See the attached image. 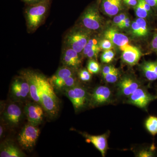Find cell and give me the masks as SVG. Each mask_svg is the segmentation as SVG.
I'll return each instance as SVG.
<instances>
[{"label": "cell", "instance_id": "obj_6", "mask_svg": "<svg viewBox=\"0 0 157 157\" xmlns=\"http://www.w3.org/2000/svg\"><path fill=\"white\" fill-rule=\"evenodd\" d=\"M63 90L66 96L72 102L75 110L82 109L87 103V92L83 87L76 85L73 87Z\"/></svg>", "mask_w": 157, "mask_h": 157}, {"label": "cell", "instance_id": "obj_37", "mask_svg": "<svg viewBox=\"0 0 157 157\" xmlns=\"http://www.w3.org/2000/svg\"><path fill=\"white\" fill-rule=\"evenodd\" d=\"M151 47L153 50L157 52V34H155L152 40Z\"/></svg>", "mask_w": 157, "mask_h": 157}, {"label": "cell", "instance_id": "obj_20", "mask_svg": "<svg viewBox=\"0 0 157 157\" xmlns=\"http://www.w3.org/2000/svg\"><path fill=\"white\" fill-rule=\"evenodd\" d=\"M25 155L16 145L10 141H6L1 145L0 157H22Z\"/></svg>", "mask_w": 157, "mask_h": 157}, {"label": "cell", "instance_id": "obj_33", "mask_svg": "<svg viewBox=\"0 0 157 157\" xmlns=\"http://www.w3.org/2000/svg\"><path fill=\"white\" fill-rule=\"evenodd\" d=\"M127 17L126 15L124 13L117 15L113 19V23L114 25L118 27V26L124 20V19Z\"/></svg>", "mask_w": 157, "mask_h": 157}, {"label": "cell", "instance_id": "obj_22", "mask_svg": "<svg viewBox=\"0 0 157 157\" xmlns=\"http://www.w3.org/2000/svg\"><path fill=\"white\" fill-rule=\"evenodd\" d=\"M145 127L148 132L152 135L157 134V117L150 116L145 122Z\"/></svg>", "mask_w": 157, "mask_h": 157}, {"label": "cell", "instance_id": "obj_5", "mask_svg": "<svg viewBox=\"0 0 157 157\" xmlns=\"http://www.w3.org/2000/svg\"><path fill=\"white\" fill-rule=\"evenodd\" d=\"M40 132L37 126L30 123L26 125L17 137L19 145L23 149L31 151L36 145Z\"/></svg>", "mask_w": 157, "mask_h": 157}, {"label": "cell", "instance_id": "obj_36", "mask_svg": "<svg viewBox=\"0 0 157 157\" xmlns=\"http://www.w3.org/2000/svg\"><path fill=\"white\" fill-rule=\"evenodd\" d=\"M116 68L114 67L113 66L111 65H109V66H105L102 70V73L103 76L104 75H107L108 73H110V72H112L113 70H115Z\"/></svg>", "mask_w": 157, "mask_h": 157}, {"label": "cell", "instance_id": "obj_8", "mask_svg": "<svg viewBox=\"0 0 157 157\" xmlns=\"http://www.w3.org/2000/svg\"><path fill=\"white\" fill-rule=\"evenodd\" d=\"M81 54L78 53L73 48L63 46L61 62L63 66L76 70L82 63Z\"/></svg>", "mask_w": 157, "mask_h": 157}, {"label": "cell", "instance_id": "obj_12", "mask_svg": "<svg viewBox=\"0 0 157 157\" xmlns=\"http://www.w3.org/2000/svg\"><path fill=\"white\" fill-rule=\"evenodd\" d=\"M154 99V97L145 90L138 88L129 96V103L140 108H144Z\"/></svg>", "mask_w": 157, "mask_h": 157}, {"label": "cell", "instance_id": "obj_9", "mask_svg": "<svg viewBox=\"0 0 157 157\" xmlns=\"http://www.w3.org/2000/svg\"><path fill=\"white\" fill-rule=\"evenodd\" d=\"M43 108L37 102H29L25 107V113L29 123L37 126L43 121Z\"/></svg>", "mask_w": 157, "mask_h": 157}, {"label": "cell", "instance_id": "obj_30", "mask_svg": "<svg viewBox=\"0 0 157 157\" xmlns=\"http://www.w3.org/2000/svg\"><path fill=\"white\" fill-rule=\"evenodd\" d=\"M113 43L109 39H105L100 42V46L102 50H107L113 48Z\"/></svg>", "mask_w": 157, "mask_h": 157}, {"label": "cell", "instance_id": "obj_25", "mask_svg": "<svg viewBox=\"0 0 157 157\" xmlns=\"http://www.w3.org/2000/svg\"><path fill=\"white\" fill-rule=\"evenodd\" d=\"M87 70L92 74H97L101 69L100 65L98 62L94 59H91L88 62Z\"/></svg>", "mask_w": 157, "mask_h": 157}, {"label": "cell", "instance_id": "obj_4", "mask_svg": "<svg viewBox=\"0 0 157 157\" xmlns=\"http://www.w3.org/2000/svg\"><path fill=\"white\" fill-rule=\"evenodd\" d=\"M103 23V18L99 13L98 6L92 4L83 11L77 25L93 33L101 29Z\"/></svg>", "mask_w": 157, "mask_h": 157}, {"label": "cell", "instance_id": "obj_18", "mask_svg": "<svg viewBox=\"0 0 157 157\" xmlns=\"http://www.w3.org/2000/svg\"><path fill=\"white\" fill-rule=\"evenodd\" d=\"M123 0H102L101 9L105 14L109 16L117 14L122 9Z\"/></svg>", "mask_w": 157, "mask_h": 157}, {"label": "cell", "instance_id": "obj_10", "mask_svg": "<svg viewBox=\"0 0 157 157\" xmlns=\"http://www.w3.org/2000/svg\"><path fill=\"white\" fill-rule=\"evenodd\" d=\"M21 75L24 76L28 82L31 98L34 102H37L40 104L39 95L40 73L32 70H25L21 72Z\"/></svg>", "mask_w": 157, "mask_h": 157}, {"label": "cell", "instance_id": "obj_1", "mask_svg": "<svg viewBox=\"0 0 157 157\" xmlns=\"http://www.w3.org/2000/svg\"><path fill=\"white\" fill-rule=\"evenodd\" d=\"M50 6V0L28 5L25 11L27 30L29 33H35L44 24Z\"/></svg>", "mask_w": 157, "mask_h": 157}, {"label": "cell", "instance_id": "obj_21", "mask_svg": "<svg viewBox=\"0 0 157 157\" xmlns=\"http://www.w3.org/2000/svg\"><path fill=\"white\" fill-rule=\"evenodd\" d=\"M144 73L147 79L150 81H154L157 79V73L152 67L150 62H146L142 67Z\"/></svg>", "mask_w": 157, "mask_h": 157}, {"label": "cell", "instance_id": "obj_39", "mask_svg": "<svg viewBox=\"0 0 157 157\" xmlns=\"http://www.w3.org/2000/svg\"><path fill=\"white\" fill-rule=\"evenodd\" d=\"M44 0H22V2L28 5H33L40 2Z\"/></svg>", "mask_w": 157, "mask_h": 157}, {"label": "cell", "instance_id": "obj_24", "mask_svg": "<svg viewBox=\"0 0 157 157\" xmlns=\"http://www.w3.org/2000/svg\"><path fill=\"white\" fill-rule=\"evenodd\" d=\"M134 7L135 14L137 17L145 18L147 17L148 12L144 9L140 0H138V4Z\"/></svg>", "mask_w": 157, "mask_h": 157}, {"label": "cell", "instance_id": "obj_15", "mask_svg": "<svg viewBox=\"0 0 157 157\" xmlns=\"http://www.w3.org/2000/svg\"><path fill=\"white\" fill-rule=\"evenodd\" d=\"M82 135L86 138V141L92 144L101 152L102 156H105L108 149L107 135H91L87 134Z\"/></svg>", "mask_w": 157, "mask_h": 157}, {"label": "cell", "instance_id": "obj_28", "mask_svg": "<svg viewBox=\"0 0 157 157\" xmlns=\"http://www.w3.org/2000/svg\"><path fill=\"white\" fill-rule=\"evenodd\" d=\"M104 79L109 83H114L117 81L119 78V71L117 69L103 76Z\"/></svg>", "mask_w": 157, "mask_h": 157}, {"label": "cell", "instance_id": "obj_26", "mask_svg": "<svg viewBox=\"0 0 157 157\" xmlns=\"http://www.w3.org/2000/svg\"><path fill=\"white\" fill-rule=\"evenodd\" d=\"M136 21L139 25L141 37L145 36L148 33V28L146 21L144 18L138 17Z\"/></svg>", "mask_w": 157, "mask_h": 157}, {"label": "cell", "instance_id": "obj_35", "mask_svg": "<svg viewBox=\"0 0 157 157\" xmlns=\"http://www.w3.org/2000/svg\"><path fill=\"white\" fill-rule=\"evenodd\" d=\"M137 156L139 157H151L153 156L152 152L146 150H143L138 153Z\"/></svg>", "mask_w": 157, "mask_h": 157}, {"label": "cell", "instance_id": "obj_42", "mask_svg": "<svg viewBox=\"0 0 157 157\" xmlns=\"http://www.w3.org/2000/svg\"><path fill=\"white\" fill-rule=\"evenodd\" d=\"M3 127L1 126L0 127V136H2V135H3Z\"/></svg>", "mask_w": 157, "mask_h": 157}, {"label": "cell", "instance_id": "obj_7", "mask_svg": "<svg viewBox=\"0 0 157 157\" xmlns=\"http://www.w3.org/2000/svg\"><path fill=\"white\" fill-rule=\"evenodd\" d=\"M12 97L16 100H24L30 97L28 82L24 76H21L14 78L11 86Z\"/></svg>", "mask_w": 157, "mask_h": 157}, {"label": "cell", "instance_id": "obj_11", "mask_svg": "<svg viewBox=\"0 0 157 157\" xmlns=\"http://www.w3.org/2000/svg\"><path fill=\"white\" fill-rule=\"evenodd\" d=\"M3 115L7 123L12 126H16L19 124L22 118V109L18 104L12 103L6 106Z\"/></svg>", "mask_w": 157, "mask_h": 157}, {"label": "cell", "instance_id": "obj_38", "mask_svg": "<svg viewBox=\"0 0 157 157\" xmlns=\"http://www.w3.org/2000/svg\"><path fill=\"white\" fill-rule=\"evenodd\" d=\"M125 4L129 6L135 7L138 4V0H123Z\"/></svg>", "mask_w": 157, "mask_h": 157}, {"label": "cell", "instance_id": "obj_14", "mask_svg": "<svg viewBox=\"0 0 157 157\" xmlns=\"http://www.w3.org/2000/svg\"><path fill=\"white\" fill-rule=\"evenodd\" d=\"M111 96V92L109 88L105 86L97 87L91 96L92 104L99 105L109 102Z\"/></svg>", "mask_w": 157, "mask_h": 157}, {"label": "cell", "instance_id": "obj_3", "mask_svg": "<svg viewBox=\"0 0 157 157\" xmlns=\"http://www.w3.org/2000/svg\"><path fill=\"white\" fill-rule=\"evenodd\" d=\"M92 35L91 32L76 25L66 32L63 39V46L73 48L82 54Z\"/></svg>", "mask_w": 157, "mask_h": 157}, {"label": "cell", "instance_id": "obj_17", "mask_svg": "<svg viewBox=\"0 0 157 157\" xmlns=\"http://www.w3.org/2000/svg\"><path fill=\"white\" fill-rule=\"evenodd\" d=\"M104 36L105 39H109L113 44L119 47H121L128 44V38L115 29L110 28L107 30L104 33Z\"/></svg>", "mask_w": 157, "mask_h": 157}, {"label": "cell", "instance_id": "obj_31", "mask_svg": "<svg viewBox=\"0 0 157 157\" xmlns=\"http://www.w3.org/2000/svg\"><path fill=\"white\" fill-rule=\"evenodd\" d=\"M101 50V49L100 45L94 47L88 52L86 56L85 57H87L88 58L90 59L97 58L98 54H99Z\"/></svg>", "mask_w": 157, "mask_h": 157}, {"label": "cell", "instance_id": "obj_29", "mask_svg": "<svg viewBox=\"0 0 157 157\" xmlns=\"http://www.w3.org/2000/svg\"><path fill=\"white\" fill-rule=\"evenodd\" d=\"M91 74L88 70L83 69L80 70L78 73V77L82 81L87 82L90 80L91 78Z\"/></svg>", "mask_w": 157, "mask_h": 157}, {"label": "cell", "instance_id": "obj_13", "mask_svg": "<svg viewBox=\"0 0 157 157\" xmlns=\"http://www.w3.org/2000/svg\"><path fill=\"white\" fill-rule=\"evenodd\" d=\"M122 51L121 58L123 61L130 66H133L137 63L141 56L140 50L135 46L127 44L120 47Z\"/></svg>", "mask_w": 157, "mask_h": 157}, {"label": "cell", "instance_id": "obj_41", "mask_svg": "<svg viewBox=\"0 0 157 157\" xmlns=\"http://www.w3.org/2000/svg\"><path fill=\"white\" fill-rule=\"evenodd\" d=\"M152 67L155 70V72L157 73V63L156 62H150Z\"/></svg>", "mask_w": 157, "mask_h": 157}, {"label": "cell", "instance_id": "obj_23", "mask_svg": "<svg viewBox=\"0 0 157 157\" xmlns=\"http://www.w3.org/2000/svg\"><path fill=\"white\" fill-rule=\"evenodd\" d=\"M92 36L88 41L87 43H86V45L85 46L84 49L82 52V55L83 57H85L90 50L92 49L93 48L100 45V42L98 41V39L95 37H92Z\"/></svg>", "mask_w": 157, "mask_h": 157}, {"label": "cell", "instance_id": "obj_2", "mask_svg": "<svg viewBox=\"0 0 157 157\" xmlns=\"http://www.w3.org/2000/svg\"><path fill=\"white\" fill-rule=\"evenodd\" d=\"M39 95L40 104L44 110L51 117L56 115L59 108L58 98L48 78L41 74L39 78Z\"/></svg>", "mask_w": 157, "mask_h": 157}, {"label": "cell", "instance_id": "obj_16", "mask_svg": "<svg viewBox=\"0 0 157 157\" xmlns=\"http://www.w3.org/2000/svg\"><path fill=\"white\" fill-rule=\"evenodd\" d=\"M75 71L74 69L63 65L59 68L53 76L48 79L54 89L56 88L62 81L66 78L75 76Z\"/></svg>", "mask_w": 157, "mask_h": 157}, {"label": "cell", "instance_id": "obj_19", "mask_svg": "<svg viewBox=\"0 0 157 157\" xmlns=\"http://www.w3.org/2000/svg\"><path fill=\"white\" fill-rule=\"evenodd\" d=\"M138 88H139V83L130 77H124L119 84V89L121 94L128 97L135 92Z\"/></svg>", "mask_w": 157, "mask_h": 157}, {"label": "cell", "instance_id": "obj_40", "mask_svg": "<svg viewBox=\"0 0 157 157\" xmlns=\"http://www.w3.org/2000/svg\"><path fill=\"white\" fill-rule=\"evenodd\" d=\"M151 7H157V0H144Z\"/></svg>", "mask_w": 157, "mask_h": 157}, {"label": "cell", "instance_id": "obj_34", "mask_svg": "<svg viewBox=\"0 0 157 157\" xmlns=\"http://www.w3.org/2000/svg\"><path fill=\"white\" fill-rule=\"evenodd\" d=\"M131 21L130 18L128 17H127L118 27L121 29L128 28L130 26H131Z\"/></svg>", "mask_w": 157, "mask_h": 157}, {"label": "cell", "instance_id": "obj_32", "mask_svg": "<svg viewBox=\"0 0 157 157\" xmlns=\"http://www.w3.org/2000/svg\"><path fill=\"white\" fill-rule=\"evenodd\" d=\"M131 29H132V33L134 36L138 37H141L139 25L136 22V21L132 22L131 25Z\"/></svg>", "mask_w": 157, "mask_h": 157}, {"label": "cell", "instance_id": "obj_27", "mask_svg": "<svg viewBox=\"0 0 157 157\" xmlns=\"http://www.w3.org/2000/svg\"><path fill=\"white\" fill-rule=\"evenodd\" d=\"M115 56V53L111 49L104 51L101 55V61L105 63H110Z\"/></svg>", "mask_w": 157, "mask_h": 157}]
</instances>
